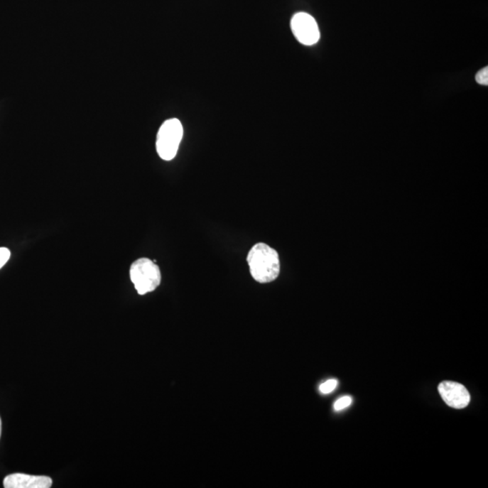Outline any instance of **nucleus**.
<instances>
[{"instance_id": "obj_11", "label": "nucleus", "mask_w": 488, "mask_h": 488, "mask_svg": "<svg viewBox=\"0 0 488 488\" xmlns=\"http://www.w3.org/2000/svg\"><path fill=\"white\" fill-rule=\"evenodd\" d=\"M1 433H2V421H1V418H0V438H1Z\"/></svg>"}, {"instance_id": "obj_7", "label": "nucleus", "mask_w": 488, "mask_h": 488, "mask_svg": "<svg viewBox=\"0 0 488 488\" xmlns=\"http://www.w3.org/2000/svg\"><path fill=\"white\" fill-rule=\"evenodd\" d=\"M352 398L350 396H344L340 398L337 401H335L334 403V409L335 411H340L345 409V408L349 407L352 404Z\"/></svg>"}, {"instance_id": "obj_4", "label": "nucleus", "mask_w": 488, "mask_h": 488, "mask_svg": "<svg viewBox=\"0 0 488 488\" xmlns=\"http://www.w3.org/2000/svg\"><path fill=\"white\" fill-rule=\"evenodd\" d=\"M291 29L298 41L305 45L317 44L320 38L316 20L307 13H298L292 18Z\"/></svg>"}, {"instance_id": "obj_3", "label": "nucleus", "mask_w": 488, "mask_h": 488, "mask_svg": "<svg viewBox=\"0 0 488 488\" xmlns=\"http://www.w3.org/2000/svg\"><path fill=\"white\" fill-rule=\"evenodd\" d=\"M183 132V126L178 119H168L162 124L156 143L159 157L166 161H172L175 157L181 143Z\"/></svg>"}, {"instance_id": "obj_6", "label": "nucleus", "mask_w": 488, "mask_h": 488, "mask_svg": "<svg viewBox=\"0 0 488 488\" xmlns=\"http://www.w3.org/2000/svg\"><path fill=\"white\" fill-rule=\"evenodd\" d=\"M3 484L5 488H49L52 487L53 480L45 476L16 473L6 477Z\"/></svg>"}, {"instance_id": "obj_2", "label": "nucleus", "mask_w": 488, "mask_h": 488, "mask_svg": "<svg viewBox=\"0 0 488 488\" xmlns=\"http://www.w3.org/2000/svg\"><path fill=\"white\" fill-rule=\"evenodd\" d=\"M131 280L139 295L154 291L161 282V272L155 261L148 258H141L132 264Z\"/></svg>"}, {"instance_id": "obj_9", "label": "nucleus", "mask_w": 488, "mask_h": 488, "mask_svg": "<svg viewBox=\"0 0 488 488\" xmlns=\"http://www.w3.org/2000/svg\"><path fill=\"white\" fill-rule=\"evenodd\" d=\"M476 81L481 85H488V67H484L476 75Z\"/></svg>"}, {"instance_id": "obj_10", "label": "nucleus", "mask_w": 488, "mask_h": 488, "mask_svg": "<svg viewBox=\"0 0 488 488\" xmlns=\"http://www.w3.org/2000/svg\"><path fill=\"white\" fill-rule=\"evenodd\" d=\"M10 256H11V252H10L8 248H0V269L5 266Z\"/></svg>"}, {"instance_id": "obj_1", "label": "nucleus", "mask_w": 488, "mask_h": 488, "mask_svg": "<svg viewBox=\"0 0 488 488\" xmlns=\"http://www.w3.org/2000/svg\"><path fill=\"white\" fill-rule=\"evenodd\" d=\"M249 268L252 278L260 283H269L280 275L281 262L278 252L268 244L260 242L249 251Z\"/></svg>"}, {"instance_id": "obj_8", "label": "nucleus", "mask_w": 488, "mask_h": 488, "mask_svg": "<svg viewBox=\"0 0 488 488\" xmlns=\"http://www.w3.org/2000/svg\"><path fill=\"white\" fill-rule=\"evenodd\" d=\"M338 384L337 380L335 379H330L327 381H325V383L322 384L320 386V391H321L322 394H328L332 393V391H335V388H337Z\"/></svg>"}, {"instance_id": "obj_5", "label": "nucleus", "mask_w": 488, "mask_h": 488, "mask_svg": "<svg viewBox=\"0 0 488 488\" xmlns=\"http://www.w3.org/2000/svg\"><path fill=\"white\" fill-rule=\"evenodd\" d=\"M439 393L445 403L454 409H463L470 401L469 391L456 381H443L439 385Z\"/></svg>"}]
</instances>
